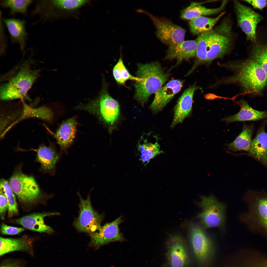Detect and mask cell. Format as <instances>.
Here are the masks:
<instances>
[{
	"mask_svg": "<svg viewBox=\"0 0 267 267\" xmlns=\"http://www.w3.org/2000/svg\"><path fill=\"white\" fill-rule=\"evenodd\" d=\"M232 69L233 74L221 80L218 84H236L245 93H260L267 84V75L262 67L250 59L240 62H232L222 65Z\"/></svg>",
	"mask_w": 267,
	"mask_h": 267,
	"instance_id": "1",
	"label": "cell"
},
{
	"mask_svg": "<svg viewBox=\"0 0 267 267\" xmlns=\"http://www.w3.org/2000/svg\"><path fill=\"white\" fill-rule=\"evenodd\" d=\"M137 77L141 80L135 83V98L143 105L150 96L155 93L168 80L169 74L165 72L160 64L156 61L139 64Z\"/></svg>",
	"mask_w": 267,
	"mask_h": 267,
	"instance_id": "2",
	"label": "cell"
},
{
	"mask_svg": "<svg viewBox=\"0 0 267 267\" xmlns=\"http://www.w3.org/2000/svg\"><path fill=\"white\" fill-rule=\"evenodd\" d=\"M244 201L247 210L239 216L250 231L267 238V194H246Z\"/></svg>",
	"mask_w": 267,
	"mask_h": 267,
	"instance_id": "3",
	"label": "cell"
},
{
	"mask_svg": "<svg viewBox=\"0 0 267 267\" xmlns=\"http://www.w3.org/2000/svg\"><path fill=\"white\" fill-rule=\"evenodd\" d=\"M98 96L85 104H81L75 109L86 111L97 117L103 123L110 126L115 124L120 115L119 104L109 93L105 83Z\"/></svg>",
	"mask_w": 267,
	"mask_h": 267,
	"instance_id": "4",
	"label": "cell"
},
{
	"mask_svg": "<svg viewBox=\"0 0 267 267\" xmlns=\"http://www.w3.org/2000/svg\"><path fill=\"white\" fill-rule=\"evenodd\" d=\"M39 71L32 69L30 66H22L16 74L1 85L0 97L2 100L24 98L38 77Z\"/></svg>",
	"mask_w": 267,
	"mask_h": 267,
	"instance_id": "5",
	"label": "cell"
},
{
	"mask_svg": "<svg viewBox=\"0 0 267 267\" xmlns=\"http://www.w3.org/2000/svg\"><path fill=\"white\" fill-rule=\"evenodd\" d=\"M201 200L195 203L202 210L197 218L200 220V224L205 229L217 227L222 232L225 229V203L218 200L212 194L208 197L200 195Z\"/></svg>",
	"mask_w": 267,
	"mask_h": 267,
	"instance_id": "6",
	"label": "cell"
},
{
	"mask_svg": "<svg viewBox=\"0 0 267 267\" xmlns=\"http://www.w3.org/2000/svg\"><path fill=\"white\" fill-rule=\"evenodd\" d=\"M206 62L223 57L230 51L232 45L233 35L231 25L225 20L213 29Z\"/></svg>",
	"mask_w": 267,
	"mask_h": 267,
	"instance_id": "7",
	"label": "cell"
},
{
	"mask_svg": "<svg viewBox=\"0 0 267 267\" xmlns=\"http://www.w3.org/2000/svg\"><path fill=\"white\" fill-rule=\"evenodd\" d=\"M187 232L194 255L201 263L207 262L211 256L213 248L212 241L200 224L186 221L183 224Z\"/></svg>",
	"mask_w": 267,
	"mask_h": 267,
	"instance_id": "8",
	"label": "cell"
},
{
	"mask_svg": "<svg viewBox=\"0 0 267 267\" xmlns=\"http://www.w3.org/2000/svg\"><path fill=\"white\" fill-rule=\"evenodd\" d=\"M8 182L14 194L20 202L31 203L40 198V189L33 177L18 171L12 175Z\"/></svg>",
	"mask_w": 267,
	"mask_h": 267,
	"instance_id": "9",
	"label": "cell"
},
{
	"mask_svg": "<svg viewBox=\"0 0 267 267\" xmlns=\"http://www.w3.org/2000/svg\"><path fill=\"white\" fill-rule=\"evenodd\" d=\"M80 198L79 214L73 224L79 231L91 233L98 231L101 227L104 216L93 209L90 201V194L86 199H83L78 192Z\"/></svg>",
	"mask_w": 267,
	"mask_h": 267,
	"instance_id": "10",
	"label": "cell"
},
{
	"mask_svg": "<svg viewBox=\"0 0 267 267\" xmlns=\"http://www.w3.org/2000/svg\"><path fill=\"white\" fill-rule=\"evenodd\" d=\"M164 267H188L190 260L186 242L179 235L169 234L165 243Z\"/></svg>",
	"mask_w": 267,
	"mask_h": 267,
	"instance_id": "11",
	"label": "cell"
},
{
	"mask_svg": "<svg viewBox=\"0 0 267 267\" xmlns=\"http://www.w3.org/2000/svg\"><path fill=\"white\" fill-rule=\"evenodd\" d=\"M123 221L122 217L120 216L112 222L105 223L97 231L91 233L89 246L97 250L110 243L126 241L119 227Z\"/></svg>",
	"mask_w": 267,
	"mask_h": 267,
	"instance_id": "12",
	"label": "cell"
},
{
	"mask_svg": "<svg viewBox=\"0 0 267 267\" xmlns=\"http://www.w3.org/2000/svg\"><path fill=\"white\" fill-rule=\"evenodd\" d=\"M156 29V35L162 43L169 46L184 41L185 30L166 19L148 14Z\"/></svg>",
	"mask_w": 267,
	"mask_h": 267,
	"instance_id": "13",
	"label": "cell"
},
{
	"mask_svg": "<svg viewBox=\"0 0 267 267\" xmlns=\"http://www.w3.org/2000/svg\"><path fill=\"white\" fill-rule=\"evenodd\" d=\"M234 3L238 26L245 34L247 40L255 42L256 26L262 16L238 1L234 0Z\"/></svg>",
	"mask_w": 267,
	"mask_h": 267,
	"instance_id": "14",
	"label": "cell"
},
{
	"mask_svg": "<svg viewBox=\"0 0 267 267\" xmlns=\"http://www.w3.org/2000/svg\"><path fill=\"white\" fill-rule=\"evenodd\" d=\"M183 81L178 79L170 80L155 93L153 100L150 106L152 111L162 110L182 88Z\"/></svg>",
	"mask_w": 267,
	"mask_h": 267,
	"instance_id": "15",
	"label": "cell"
},
{
	"mask_svg": "<svg viewBox=\"0 0 267 267\" xmlns=\"http://www.w3.org/2000/svg\"><path fill=\"white\" fill-rule=\"evenodd\" d=\"M200 87L195 85L190 86L178 99L174 109V116L171 125L172 128L182 123L191 113L193 95L195 91Z\"/></svg>",
	"mask_w": 267,
	"mask_h": 267,
	"instance_id": "16",
	"label": "cell"
},
{
	"mask_svg": "<svg viewBox=\"0 0 267 267\" xmlns=\"http://www.w3.org/2000/svg\"><path fill=\"white\" fill-rule=\"evenodd\" d=\"M77 125L75 117H72L62 122L56 133H52L62 152L67 153V149L73 143L75 137Z\"/></svg>",
	"mask_w": 267,
	"mask_h": 267,
	"instance_id": "17",
	"label": "cell"
},
{
	"mask_svg": "<svg viewBox=\"0 0 267 267\" xmlns=\"http://www.w3.org/2000/svg\"><path fill=\"white\" fill-rule=\"evenodd\" d=\"M197 46L196 40L184 41L169 46L165 58L176 59V65H178L182 61L188 60L195 55Z\"/></svg>",
	"mask_w": 267,
	"mask_h": 267,
	"instance_id": "18",
	"label": "cell"
},
{
	"mask_svg": "<svg viewBox=\"0 0 267 267\" xmlns=\"http://www.w3.org/2000/svg\"><path fill=\"white\" fill-rule=\"evenodd\" d=\"M2 19L7 29L12 43L18 44L21 50L23 51L28 36L25 21L13 18H2Z\"/></svg>",
	"mask_w": 267,
	"mask_h": 267,
	"instance_id": "19",
	"label": "cell"
},
{
	"mask_svg": "<svg viewBox=\"0 0 267 267\" xmlns=\"http://www.w3.org/2000/svg\"><path fill=\"white\" fill-rule=\"evenodd\" d=\"M58 212L35 213L17 219L16 222L29 230L40 232L50 233L53 232L52 228L44 223V218L48 216L58 215Z\"/></svg>",
	"mask_w": 267,
	"mask_h": 267,
	"instance_id": "20",
	"label": "cell"
},
{
	"mask_svg": "<svg viewBox=\"0 0 267 267\" xmlns=\"http://www.w3.org/2000/svg\"><path fill=\"white\" fill-rule=\"evenodd\" d=\"M36 161L40 164L42 169L46 172L53 174L55 172L56 163L61 154L53 147L42 146L36 150Z\"/></svg>",
	"mask_w": 267,
	"mask_h": 267,
	"instance_id": "21",
	"label": "cell"
},
{
	"mask_svg": "<svg viewBox=\"0 0 267 267\" xmlns=\"http://www.w3.org/2000/svg\"><path fill=\"white\" fill-rule=\"evenodd\" d=\"M240 103V109L239 112L234 115L225 117L222 120L228 123L267 119V111H260L255 110L244 100H241Z\"/></svg>",
	"mask_w": 267,
	"mask_h": 267,
	"instance_id": "22",
	"label": "cell"
},
{
	"mask_svg": "<svg viewBox=\"0 0 267 267\" xmlns=\"http://www.w3.org/2000/svg\"><path fill=\"white\" fill-rule=\"evenodd\" d=\"M149 137H142L138 144L137 147L139 153V160L144 165L148 164L150 160L161 153L163 151L160 149V146L158 142L159 138L157 135L153 141L150 140Z\"/></svg>",
	"mask_w": 267,
	"mask_h": 267,
	"instance_id": "23",
	"label": "cell"
},
{
	"mask_svg": "<svg viewBox=\"0 0 267 267\" xmlns=\"http://www.w3.org/2000/svg\"><path fill=\"white\" fill-rule=\"evenodd\" d=\"M265 125L260 127L249 152L250 155L267 166V133Z\"/></svg>",
	"mask_w": 267,
	"mask_h": 267,
	"instance_id": "24",
	"label": "cell"
},
{
	"mask_svg": "<svg viewBox=\"0 0 267 267\" xmlns=\"http://www.w3.org/2000/svg\"><path fill=\"white\" fill-rule=\"evenodd\" d=\"M86 0H46L45 4L46 12L50 17L53 18L57 10L71 11L77 10L87 3Z\"/></svg>",
	"mask_w": 267,
	"mask_h": 267,
	"instance_id": "25",
	"label": "cell"
},
{
	"mask_svg": "<svg viewBox=\"0 0 267 267\" xmlns=\"http://www.w3.org/2000/svg\"><path fill=\"white\" fill-rule=\"evenodd\" d=\"M0 256L16 251L32 252V244L26 237L16 239L0 237Z\"/></svg>",
	"mask_w": 267,
	"mask_h": 267,
	"instance_id": "26",
	"label": "cell"
},
{
	"mask_svg": "<svg viewBox=\"0 0 267 267\" xmlns=\"http://www.w3.org/2000/svg\"><path fill=\"white\" fill-rule=\"evenodd\" d=\"M254 130L253 124L247 125L244 124L242 132L234 141L226 145L227 149L234 152L239 151H249L253 140Z\"/></svg>",
	"mask_w": 267,
	"mask_h": 267,
	"instance_id": "27",
	"label": "cell"
},
{
	"mask_svg": "<svg viewBox=\"0 0 267 267\" xmlns=\"http://www.w3.org/2000/svg\"><path fill=\"white\" fill-rule=\"evenodd\" d=\"M226 3V1H223L219 7L210 8L201 5L200 3L192 2L182 11L180 17L182 19L190 20L200 16L215 14L221 11Z\"/></svg>",
	"mask_w": 267,
	"mask_h": 267,
	"instance_id": "28",
	"label": "cell"
},
{
	"mask_svg": "<svg viewBox=\"0 0 267 267\" xmlns=\"http://www.w3.org/2000/svg\"><path fill=\"white\" fill-rule=\"evenodd\" d=\"M262 38H256L251 48V58L259 64L267 75V34Z\"/></svg>",
	"mask_w": 267,
	"mask_h": 267,
	"instance_id": "29",
	"label": "cell"
},
{
	"mask_svg": "<svg viewBox=\"0 0 267 267\" xmlns=\"http://www.w3.org/2000/svg\"><path fill=\"white\" fill-rule=\"evenodd\" d=\"M213 29L199 35L196 40L197 43L195 54L196 59L193 67L188 72L187 75L192 72L198 65L206 61L208 46L213 33Z\"/></svg>",
	"mask_w": 267,
	"mask_h": 267,
	"instance_id": "30",
	"label": "cell"
},
{
	"mask_svg": "<svg viewBox=\"0 0 267 267\" xmlns=\"http://www.w3.org/2000/svg\"><path fill=\"white\" fill-rule=\"evenodd\" d=\"M225 13V12H222L214 18L202 16L190 20L189 24L191 32L194 34L199 35L212 30L216 23Z\"/></svg>",
	"mask_w": 267,
	"mask_h": 267,
	"instance_id": "31",
	"label": "cell"
},
{
	"mask_svg": "<svg viewBox=\"0 0 267 267\" xmlns=\"http://www.w3.org/2000/svg\"><path fill=\"white\" fill-rule=\"evenodd\" d=\"M33 2L31 0H1L0 4L3 8L9 9L10 16L20 13L26 16L28 14V8Z\"/></svg>",
	"mask_w": 267,
	"mask_h": 267,
	"instance_id": "32",
	"label": "cell"
},
{
	"mask_svg": "<svg viewBox=\"0 0 267 267\" xmlns=\"http://www.w3.org/2000/svg\"><path fill=\"white\" fill-rule=\"evenodd\" d=\"M114 77L117 83L120 85H124L126 81L130 80L139 82L141 79L131 75L124 65L121 57L113 70Z\"/></svg>",
	"mask_w": 267,
	"mask_h": 267,
	"instance_id": "33",
	"label": "cell"
},
{
	"mask_svg": "<svg viewBox=\"0 0 267 267\" xmlns=\"http://www.w3.org/2000/svg\"><path fill=\"white\" fill-rule=\"evenodd\" d=\"M0 191L3 192L7 199L8 205V216L11 217L17 214L18 209L15 194L8 181L4 179L0 180Z\"/></svg>",
	"mask_w": 267,
	"mask_h": 267,
	"instance_id": "34",
	"label": "cell"
},
{
	"mask_svg": "<svg viewBox=\"0 0 267 267\" xmlns=\"http://www.w3.org/2000/svg\"><path fill=\"white\" fill-rule=\"evenodd\" d=\"M24 107L30 112L24 110L23 117L29 116L37 117L47 120H51L53 115L51 111L45 107H42L36 109L31 108L26 105L24 104Z\"/></svg>",
	"mask_w": 267,
	"mask_h": 267,
	"instance_id": "35",
	"label": "cell"
},
{
	"mask_svg": "<svg viewBox=\"0 0 267 267\" xmlns=\"http://www.w3.org/2000/svg\"><path fill=\"white\" fill-rule=\"evenodd\" d=\"M22 227H17L2 224L1 226V232L3 235H15L18 234L24 230Z\"/></svg>",
	"mask_w": 267,
	"mask_h": 267,
	"instance_id": "36",
	"label": "cell"
},
{
	"mask_svg": "<svg viewBox=\"0 0 267 267\" xmlns=\"http://www.w3.org/2000/svg\"><path fill=\"white\" fill-rule=\"evenodd\" d=\"M4 23L0 15V52L2 55L5 52L7 46V39L4 27Z\"/></svg>",
	"mask_w": 267,
	"mask_h": 267,
	"instance_id": "37",
	"label": "cell"
},
{
	"mask_svg": "<svg viewBox=\"0 0 267 267\" xmlns=\"http://www.w3.org/2000/svg\"><path fill=\"white\" fill-rule=\"evenodd\" d=\"M8 208V203L6 197L4 193L0 191V215L1 220L4 219L6 212Z\"/></svg>",
	"mask_w": 267,
	"mask_h": 267,
	"instance_id": "38",
	"label": "cell"
},
{
	"mask_svg": "<svg viewBox=\"0 0 267 267\" xmlns=\"http://www.w3.org/2000/svg\"><path fill=\"white\" fill-rule=\"evenodd\" d=\"M255 8L262 10L267 5V0H245Z\"/></svg>",
	"mask_w": 267,
	"mask_h": 267,
	"instance_id": "39",
	"label": "cell"
},
{
	"mask_svg": "<svg viewBox=\"0 0 267 267\" xmlns=\"http://www.w3.org/2000/svg\"><path fill=\"white\" fill-rule=\"evenodd\" d=\"M0 267H22L20 263L17 261H7L2 263Z\"/></svg>",
	"mask_w": 267,
	"mask_h": 267,
	"instance_id": "40",
	"label": "cell"
},
{
	"mask_svg": "<svg viewBox=\"0 0 267 267\" xmlns=\"http://www.w3.org/2000/svg\"><path fill=\"white\" fill-rule=\"evenodd\" d=\"M262 266L261 267H267V264H263L262 265Z\"/></svg>",
	"mask_w": 267,
	"mask_h": 267,
	"instance_id": "41",
	"label": "cell"
}]
</instances>
